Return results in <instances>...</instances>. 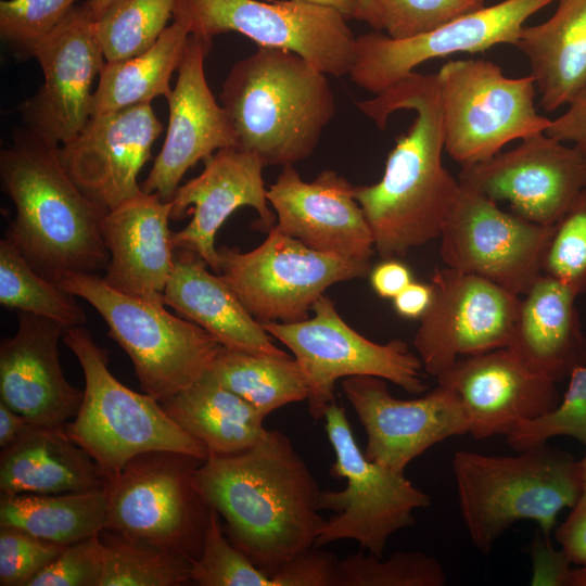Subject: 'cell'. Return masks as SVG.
I'll return each mask as SVG.
<instances>
[{"mask_svg": "<svg viewBox=\"0 0 586 586\" xmlns=\"http://www.w3.org/2000/svg\"><path fill=\"white\" fill-rule=\"evenodd\" d=\"M195 484L224 519L228 539L270 575L315 546L324 523L320 489L289 437L267 430L252 446L209 453Z\"/></svg>", "mask_w": 586, "mask_h": 586, "instance_id": "obj_1", "label": "cell"}, {"mask_svg": "<svg viewBox=\"0 0 586 586\" xmlns=\"http://www.w3.org/2000/svg\"><path fill=\"white\" fill-rule=\"evenodd\" d=\"M380 129L397 110L416 117L396 139L381 180L355 186L382 259L403 258L415 247L440 238L460 190L443 165L444 131L436 74L410 73L374 98L356 103Z\"/></svg>", "mask_w": 586, "mask_h": 586, "instance_id": "obj_2", "label": "cell"}, {"mask_svg": "<svg viewBox=\"0 0 586 586\" xmlns=\"http://www.w3.org/2000/svg\"><path fill=\"white\" fill-rule=\"evenodd\" d=\"M60 146L23 127L0 152L1 187L16 208L5 238L50 280L68 271L94 273L110 262L101 231L109 211L76 186Z\"/></svg>", "mask_w": 586, "mask_h": 586, "instance_id": "obj_3", "label": "cell"}, {"mask_svg": "<svg viewBox=\"0 0 586 586\" xmlns=\"http://www.w3.org/2000/svg\"><path fill=\"white\" fill-rule=\"evenodd\" d=\"M219 99L235 146L265 166L309 157L336 112L327 74L294 52L270 47L233 64Z\"/></svg>", "mask_w": 586, "mask_h": 586, "instance_id": "obj_4", "label": "cell"}, {"mask_svg": "<svg viewBox=\"0 0 586 586\" xmlns=\"http://www.w3.org/2000/svg\"><path fill=\"white\" fill-rule=\"evenodd\" d=\"M493 456L458 450L451 460L460 515L474 548L488 555L514 523L530 520L545 535L582 488L579 460L547 443Z\"/></svg>", "mask_w": 586, "mask_h": 586, "instance_id": "obj_5", "label": "cell"}, {"mask_svg": "<svg viewBox=\"0 0 586 586\" xmlns=\"http://www.w3.org/2000/svg\"><path fill=\"white\" fill-rule=\"evenodd\" d=\"M62 339L85 377L82 403L64 429L107 479L146 451L171 450L207 458V448L178 426L157 399L130 390L112 374L107 351L88 330L71 327Z\"/></svg>", "mask_w": 586, "mask_h": 586, "instance_id": "obj_6", "label": "cell"}, {"mask_svg": "<svg viewBox=\"0 0 586 586\" xmlns=\"http://www.w3.org/2000/svg\"><path fill=\"white\" fill-rule=\"evenodd\" d=\"M52 281L102 316L110 337L129 356L141 390L160 403L196 382L224 348L165 305L119 292L95 273L68 271Z\"/></svg>", "mask_w": 586, "mask_h": 586, "instance_id": "obj_7", "label": "cell"}, {"mask_svg": "<svg viewBox=\"0 0 586 586\" xmlns=\"http://www.w3.org/2000/svg\"><path fill=\"white\" fill-rule=\"evenodd\" d=\"M204 461L171 450L146 451L130 459L106 481L105 528L198 559L212 511L194 479Z\"/></svg>", "mask_w": 586, "mask_h": 586, "instance_id": "obj_8", "label": "cell"}, {"mask_svg": "<svg viewBox=\"0 0 586 586\" xmlns=\"http://www.w3.org/2000/svg\"><path fill=\"white\" fill-rule=\"evenodd\" d=\"M436 75L444 150L461 166L486 161L507 143L545 131L550 123L535 109L531 75L511 78L481 59L448 61Z\"/></svg>", "mask_w": 586, "mask_h": 586, "instance_id": "obj_9", "label": "cell"}, {"mask_svg": "<svg viewBox=\"0 0 586 586\" xmlns=\"http://www.w3.org/2000/svg\"><path fill=\"white\" fill-rule=\"evenodd\" d=\"M323 418L335 456L330 474L347 484L342 491L320 492L319 509L335 513L324 520L315 546L352 539L361 550L383 557L390 537L412 525L413 511L430 506L431 499L404 473L365 456L342 406L332 403Z\"/></svg>", "mask_w": 586, "mask_h": 586, "instance_id": "obj_10", "label": "cell"}, {"mask_svg": "<svg viewBox=\"0 0 586 586\" xmlns=\"http://www.w3.org/2000/svg\"><path fill=\"white\" fill-rule=\"evenodd\" d=\"M218 256L217 275L259 323L305 320L328 288L371 269V262L315 251L276 225L254 250L222 246Z\"/></svg>", "mask_w": 586, "mask_h": 586, "instance_id": "obj_11", "label": "cell"}, {"mask_svg": "<svg viewBox=\"0 0 586 586\" xmlns=\"http://www.w3.org/2000/svg\"><path fill=\"white\" fill-rule=\"evenodd\" d=\"M311 310L314 316L302 321L260 323L272 339L292 352L305 373L311 418L324 417L335 402L334 384L342 378L372 375L410 394L426 391L422 361L404 341L395 339L379 344L368 340L346 323L326 294L316 301Z\"/></svg>", "mask_w": 586, "mask_h": 586, "instance_id": "obj_12", "label": "cell"}, {"mask_svg": "<svg viewBox=\"0 0 586 586\" xmlns=\"http://www.w3.org/2000/svg\"><path fill=\"white\" fill-rule=\"evenodd\" d=\"M174 18L190 35L212 39L235 31L258 47L294 52L327 75H348L355 40L337 11L302 0H177Z\"/></svg>", "mask_w": 586, "mask_h": 586, "instance_id": "obj_13", "label": "cell"}, {"mask_svg": "<svg viewBox=\"0 0 586 586\" xmlns=\"http://www.w3.org/2000/svg\"><path fill=\"white\" fill-rule=\"evenodd\" d=\"M553 226L505 212L497 202L460 186L440 234V254L446 267L520 296L543 273Z\"/></svg>", "mask_w": 586, "mask_h": 586, "instance_id": "obj_14", "label": "cell"}, {"mask_svg": "<svg viewBox=\"0 0 586 586\" xmlns=\"http://www.w3.org/2000/svg\"><path fill=\"white\" fill-rule=\"evenodd\" d=\"M431 283L433 301L413 337L426 373L436 378L459 358L510 345L518 295L446 266L435 269Z\"/></svg>", "mask_w": 586, "mask_h": 586, "instance_id": "obj_15", "label": "cell"}, {"mask_svg": "<svg viewBox=\"0 0 586 586\" xmlns=\"http://www.w3.org/2000/svg\"><path fill=\"white\" fill-rule=\"evenodd\" d=\"M552 1L504 0L404 39L366 33L356 37L348 76L356 86L378 94L428 60L483 52L496 44L515 46L525 21Z\"/></svg>", "mask_w": 586, "mask_h": 586, "instance_id": "obj_16", "label": "cell"}, {"mask_svg": "<svg viewBox=\"0 0 586 586\" xmlns=\"http://www.w3.org/2000/svg\"><path fill=\"white\" fill-rule=\"evenodd\" d=\"M461 187L538 225L553 226L586 189V157L544 131L493 157L461 166Z\"/></svg>", "mask_w": 586, "mask_h": 586, "instance_id": "obj_17", "label": "cell"}, {"mask_svg": "<svg viewBox=\"0 0 586 586\" xmlns=\"http://www.w3.org/2000/svg\"><path fill=\"white\" fill-rule=\"evenodd\" d=\"M362 424L365 456L398 473L432 446L469 433V419L457 394L438 385L416 399H399L386 380L354 375L341 383Z\"/></svg>", "mask_w": 586, "mask_h": 586, "instance_id": "obj_18", "label": "cell"}, {"mask_svg": "<svg viewBox=\"0 0 586 586\" xmlns=\"http://www.w3.org/2000/svg\"><path fill=\"white\" fill-rule=\"evenodd\" d=\"M85 4L74 7L38 48L35 59L43 84L17 111L24 127L37 137L63 145L91 118V86L105 64Z\"/></svg>", "mask_w": 586, "mask_h": 586, "instance_id": "obj_19", "label": "cell"}, {"mask_svg": "<svg viewBox=\"0 0 586 586\" xmlns=\"http://www.w3.org/2000/svg\"><path fill=\"white\" fill-rule=\"evenodd\" d=\"M162 130L151 103L94 115L60 157L84 194L110 211L142 192L138 175Z\"/></svg>", "mask_w": 586, "mask_h": 586, "instance_id": "obj_20", "label": "cell"}, {"mask_svg": "<svg viewBox=\"0 0 586 586\" xmlns=\"http://www.w3.org/2000/svg\"><path fill=\"white\" fill-rule=\"evenodd\" d=\"M436 379L457 394L469 419L468 434L477 440L507 436L560 402L557 382L509 347L459 358Z\"/></svg>", "mask_w": 586, "mask_h": 586, "instance_id": "obj_21", "label": "cell"}, {"mask_svg": "<svg viewBox=\"0 0 586 586\" xmlns=\"http://www.w3.org/2000/svg\"><path fill=\"white\" fill-rule=\"evenodd\" d=\"M213 40L190 35L167 98L169 119L162 150L141 186L170 201L189 168L219 149L235 146V136L221 105L215 100L204 72Z\"/></svg>", "mask_w": 586, "mask_h": 586, "instance_id": "obj_22", "label": "cell"}, {"mask_svg": "<svg viewBox=\"0 0 586 586\" xmlns=\"http://www.w3.org/2000/svg\"><path fill=\"white\" fill-rule=\"evenodd\" d=\"M204 161V169L195 178L177 188L171 198L170 219L186 216L193 205V217L182 230L171 233L175 250H189L201 256L217 275L218 250L215 237L226 219L238 208H254L257 227L269 231L277 221L269 208L263 180L265 165L252 152L237 146L219 149Z\"/></svg>", "mask_w": 586, "mask_h": 586, "instance_id": "obj_23", "label": "cell"}, {"mask_svg": "<svg viewBox=\"0 0 586 586\" xmlns=\"http://www.w3.org/2000/svg\"><path fill=\"white\" fill-rule=\"evenodd\" d=\"M354 188L331 169L306 182L289 165L267 189V200L283 233L315 251L371 262L374 240Z\"/></svg>", "mask_w": 586, "mask_h": 586, "instance_id": "obj_24", "label": "cell"}, {"mask_svg": "<svg viewBox=\"0 0 586 586\" xmlns=\"http://www.w3.org/2000/svg\"><path fill=\"white\" fill-rule=\"evenodd\" d=\"M18 327L0 343V400L34 425H65L75 417L84 390L65 378L59 341L65 327L50 318L17 311Z\"/></svg>", "mask_w": 586, "mask_h": 586, "instance_id": "obj_25", "label": "cell"}, {"mask_svg": "<svg viewBox=\"0 0 586 586\" xmlns=\"http://www.w3.org/2000/svg\"><path fill=\"white\" fill-rule=\"evenodd\" d=\"M171 202L143 191L110 209L101 222L110 253L104 281L113 289L164 305L175 266Z\"/></svg>", "mask_w": 586, "mask_h": 586, "instance_id": "obj_26", "label": "cell"}, {"mask_svg": "<svg viewBox=\"0 0 586 586\" xmlns=\"http://www.w3.org/2000/svg\"><path fill=\"white\" fill-rule=\"evenodd\" d=\"M189 250L175 251L164 305L213 335L225 348L260 356H290L247 311L230 286Z\"/></svg>", "mask_w": 586, "mask_h": 586, "instance_id": "obj_27", "label": "cell"}, {"mask_svg": "<svg viewBox=\"0 0 586 586\" xmlns=\"http://www.w3.org/2000/svg\"><path fill=\"white\" fill-rule=\"evenodd\" d=\"M576 297L560 281L542 273L520 300L508 347L555 382L586 364V335L575 307Z\"/></svg>", "mask_w": 586, "mask_h": 586, "instance_id": "obj_28", "label": "cell"}, {"mask_svg": "<svg viewBox=\"0 0 586 586\" xmlns=\"http://www.w3.org/2000/svg\"><path fill=\"white\" fill-rule=\"evenodd\" d=\"M107 477L64 425L29 424L0 453V491L62 494L104 489Z\"/></svg>", "mask_w": 586, "mask_h": 586, "instance_id": "obj_29", "label": "cell"}, {"mask_svg": "<svg viewBox=\"0 0 586 586\" xmlns=\"http://www.w3.org/2000/svg\"><path fill=\"white\" fill-rule=\"evenodd\" d=\"M515 47L530 62L543 109L568 105L586 88V0H559L550 18L523 26Z\"/></svg>", "mask_w": 586, "mask_h": 586, "instance_id": "obj_30", "label": "cell"}, {"mask_svg": "<svg viewBox=\"0 0 586 586\" xmlns=\"http://www.w3.org/2000/svg\"><path fill=\"white\" fill-rule=\"evenodd\" d=\"M166 415L209 453L231 454L254 445L265 433L264 417L222 386L209 371L160 403Z\"/></svg>", "mask_w": 586, "mask_h": 586, "instance_id": "obj_31", "label": "cell"}, {"mask_svg": "<svg viewBox=\"0 0 586 586\" xmlns=\"http://www.w3.org/2000/svg\"><path fill=\"white\" fill-rule=\"evenodd\" d=\"M190 36L188 26L173 18L160 38L139 55L105 62L92 94L91 116L151 103L170 95V78L178 69Z\"/></svg>", "mask_w": 586, "mask_h": 586, "instance_id": "obj_32", "label": "cell"}, {"mask_svg": "<svg viewBox=\"0 0 586 586\" xmlns=\"http://www.w3.org/2000/svg\"><path fill=\"white\" fill-rule=\"evenodd\" d=\"M104 489L0 496V526L23 530L40 539L67 546L105 528Z\"/></svg>", "mask_w": 586, "mask_h": 586, "instance_id": "obj_33", "label": "cell"}, {"mask_svg": "<svg viewBox=\"0 0 586 586\" xmlns=\"http://www.w3.org/2000/svg\"><path fill=\"white\" fill-rule=\"evenodd\" d=\"M208 371L264 418L282 406L307 400L309 396L307 378L291 356H260L224 347Z\"/></svg>", "mask_w": 586, "mask_h": 586, "instance_id": "obj_34", "label": "cell"}, {"mask_svg": "<svg viewBox=\"0 0 586 586\" xmlns=\"http://www.w3.org/2000/svg\"><path fill=\"white\" fill-rule=\"evenodd\" d=\"M75 297L40 275L9 239L0 241L2 306L50 318L67 329L86 322Z\"/></svg>", "mask_w": 586, "mask_h": 586, "instance_id": "obj_35", "label": "cell"}, {"mask_svg": "<svg viewBox=\"0 0 586 586\" xmlns=\"http://www.w3.org/2000/svg\"><path fill=\"white\" fill-rule=\"evenodd\" d=\"M104 564L100 586H181L191 582L192 560L176 551L99 533Z\"/></svg>", "mask_w": 586, "mask_h": 586, "instance_id": "obj_36", "label": "cell"}, {"mask_svg": "<svg viewBox=\"0 0 586 586\" xmlns=\"http://www.w3.org/2000/svg\"><path fill=\"white\" fill-rule=\"evenodd\" d=\"M177 0H114L92 22L106 62L123 61L148 50L174 18Z\"/></svg>", "mask_w": 586, "mask_h": 586, "instance_id": "obj_37", "label": "cell"}, {"mask_svg": "<svg viewBox=\"0 0 586 586\" xmlns=\"http://www.w3.org/2000/svg\"><path fill=\"white\" fill-rule=\"evenodd\" d=\"M443 564L433 556L397 551L388 558L361 552L340 560L335 586H444Z\"/></svg>", "mask_w": 586, "mask_h": 586, "instance_id": "obj_38", "label": "cell"}, {"mask_svg": "<svg viewBox=\"0 0 586 586\" xmlns=\"http://www.w3.org/2000/svg\"><path fill=\"white\" fill-rule=\"evenodd\" d=\"M191 582L200 586H273L269 575L231 544L213 508L202 552L191 564Z\"/></svg>", "mask_w": 586, "mask_h": 586, "instance_id": "obj_39", "label": "cell"}, {"mask_svg": "<svg viewBox=\"0 0 586 586\" xmlns=\"http://www.w3.org/2000/svg\"><path fill=\"white\" fill-rule=\"evenodd\" d=\"M78 0H1L0 37L20 60L38 48L61 25Z\"/></svg>", "mask_w": 586, "mask_h": 586, "instance_id": "obj_40", "label": "cell"}, {"mask_svg": "<svg viewBox=\"0 0 586 586\" xmlns=\"http://www.w3.org/2000/svg\"><path fill=\"white\" fill-rule=\"evenodd\" d=\"M558 436L572 437L586 445V364L571 372L568 388L557 407L521 422L507 435V443L521 451Z\"/></svg>", "mask_w": 586, "mask_h": 586, "instance_id": "obj_41", "label": "cell"}, {"mask_svg": "<svg viewBox=\"0 0 586 586\" xmlns=\"http://www.w3.org/2000/svg\"><path fill=\"white\" fill-rule=\"evenodd\" d=\"M543 273L560 281L576 296L586 293V189L555 224Z\"/></svg>", "mask_w": 586, "mask_h": 586, "instance_id": "obj_42", "label": "cell"}, {"mask_svg": "<svg viewBox=\"0 0 586 586\" xmlns=\"http://www.w3.org/2000/svg\"><path fill=\"white\" fill-rule=\"evenodd\" d=\"M484 7V0H374V30L385 29L394 39L409 38Z\"/></svg>", "mask_w": 586, "mask_h": 586, "instance_id": "obj_43", "label": "cell"}, {"mask_svg": "<svg viewBox=\"0 0 586 586\" xmlns=\"http://www.w3.org/2000/svg\"><path fill=\"white\" fill-rule=\"evenodd\" d=\"M64 548L23 530L0 526V585L28 586Z\"/></svg>", "mask_w": 586, "mask_h": 586, "instance_id": "obj_44", "label": "cell"}, {"mask_svg": "<svg viewBox=\"0 0 586 586\" xmlns=\"http://www.w3.org/2000/svg\"><path fill=\"white\" fill-rule=\"evenodd\" d=\"M104 555L99 533L65 546L28 586H100Z\"/></svg>", "mask_w": 586, "mask_h": 586, "instance_id": "obj_45", "label": "cell"}, {"mask_svg": "<svg viewBox=\"0 0 586 586\" xmlns=\"http://www.w3.org/2000/svg\"><path fill=\"white\" fill-rule=\"evenodd\" d=\"M340 559L317 546L294 556L271 575L273 586H335Z\"/></svg>", "mask_w": 586, "mask_h": 586, "instance_id": "obj_46", "label": "cell"}, {"mask_svg": "<svg viewBox=\"0 0 586 586\" xmlns=\"http://www.w3.org/2000/svg\"><path fill=\"white\" fill-rule=\"evenodd\" d=\"M532 586H570L572 562L561 548L552 545L549 535L537 530L531 544Z\"/></svg>", "mask_w": 586, "mask_h": 586, "instance_id": "obj_47", "label": "cell"}, {"mask_svg": "<svg viewBox=\"0 0 586 586\" xmlns=\"http://www.w3.org/2000/svg\"><path fill=\"white\" fill-rule=\"evenodd\" d=\"M586 446V445H585ZM582 488L566 519L555 528V539L572 564H586V451L579 460Z\"/></svg>", "mask_w": 586, "mask_h": 586, "instance_id": "obj_48", "label": "cell"}, {"mask_svg": "<svg viewBox=\"0 0 586 586\" xmlns=\"http://www.w3.org/2000/svg\"><path fill=\"white\" fill-rule=\"evenodd\" d=\"M544 132L558 141L573 142L586 157V88L568 104L562 115L550 119Z\"/></svg>", "mask_w": 586, "mask_h": 586, "instance_id": "obj_49", "label": "cell"}, {"mask_svg": "<svg viewBox=\"0 0 586 586\" xmlns=\"http://www.w3.org/2000/svg\"><path fill=\"white\" fill-rule=\"evenodd\" d=\"M368 276L372 290L382 298L393 300L413 281L410 268L399 258L382 259Z\"/></svg>", "mask_w": 586, "mask_h": 586, "instance_id": "obj_50", "label": "cell"}, {"mask_svg": "<svg viewBox=\"0 0 586 586\" xmlns=\"http://www.w3.org/2000/svg\"><path fill=\"white\" fill-rule=\"evenodd\" d=\"M434 295L432 283L412 281L393 298V307L405 319H418L426 313Z\"/></svg>", "mask_w": 586, "mask_h": 586, "instance_id": "obj_51", "label": "cell"}, {"mask_svg": "<svg viewBox=\"0 0 586 586\" xmlns=\"http://www.w3.org/2000/svg\"><path fill=\"white\" fill-rule=\"evenodd\" d=\"M30 423L0 400V447L13 444Z\"/></svg>", "mask_w": 586, "mask_h": 586, "instance_id": "obj_52", "label": "cell"}, {"mask_svg": "<svg viewBox=\"0 0 586 586\" xmlns=\"http://www.w3.org/2000/svg\"><path fill=\"white\" fill-rule=\"evenodd\" d=\"M313 4L330 8L342 14L347 21H360L361 7L359 0H302Z\"/></svg>", "mask_w": 586, "mask_h": 586, "instance_id": "obj_53", "label": "cell"}, {"mask_svg": "<svg viewBox=\"0 0 586 586\" xmlns=\"http://www.w3.org/2000/svg\"><path fill=\"white\" fill-rule=\"evenodd\" d=\"M361 7L360 21L375 29L374 0H359Z\"/></svg>", "mask_w": 586, "mask_h": 586, "instance_id": "obj_54", "label": "cell"}, {"mask_svg": "<svg viewBox=\"0 0 586 586\" xmlns=\"http://www.w3.org/2000/svg\"><path fill=\"white\" fill-rule=\"evenodd\" d=\"M114 0H87L86 9L92 21L97 20Z\"/></svg>", "mask_w": 586, "mask_h": 586, "instance_id": "obj_55", "label": "cell"}, {"mask_svg": "<svg viewBox=\"0 0 586 586\" xmlns=\"http://www.w3.org/2000/svg\"><path fill=\"white\" fill-rule=\"evenodd\" d=\"M570 586H586V564L572 569Z\"/></svg>", "mask_w": 586, "mask_h": 586, "instance_id": "obj_56", "label": "cell"}]
</instances>
